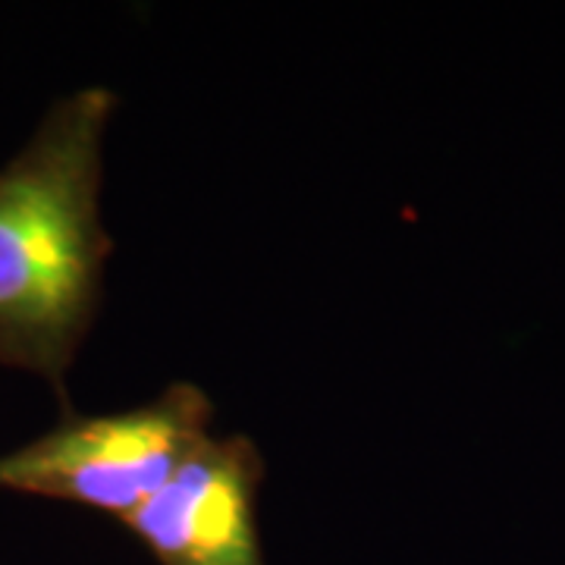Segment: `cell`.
I'll use <instances>...</instances> for the list:
<instances>
[{
  "label": "cell",
  "instance_id": "obj_2",
  "mask_svg": "<svg viewBox=\"0 0 565 565\" xmlns=\"http://www.w3.org/2000/svg\"><path fill=\"white\" fill-rule=\"evenodd\" d=\"M207 424L211 403L192 384H173L120 415H66L44 437L0 456V490L92 505L126 522L207 440Z\"/></svg>",
  "mask_w": 565,
  "mask_h": 565
},
{
  "label": "cell",
  "instance_id": "obj_1",
  "mask_svg": "<svg viewBox=\"0 0 565 565\" xmlns=\"http://www.w3.org/2000/svg\"><path fill=\"white\" fill-rule=\"evenodd\" d=\"M114 107L107 88L63 98L0 170V364L44 377L63 403L110 255L98 199Z\"/></svg>",
  "mask_w": 565,
  "mask_h": 565
},
{
  "label": "cell",
  "instance_id": "obj_3",
  "mask_svg": "<svg viewBox=\"0 0 565 565\" xmlns=\"http://www.w3.org/2000/svg\"><path fill=\"white\" fill-rule=\"evenodd\" d=\"M262 478L248 437H207L126 525L161 565H264L255 522Z\"/></svg>",
  "mask_w": 565,
  "mask_h": 565
}]
</instances>
